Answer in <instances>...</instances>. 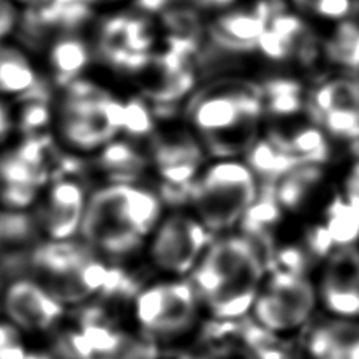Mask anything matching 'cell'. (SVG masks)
Wrapping results in <instances>:
<instances>
[{"mask_svg":"<svg viewBox=\"0 0 359 359\" xmlns=\"http://www.w3.org/2000/svg\"><path fill=\"white\" fill-rule=\"evenodd\" d=\"M296 8L320 22L336 26L358 13L359 0H301Z\"/></svg>","mask_w":359,"mask_h":359,"instance_id":"d6986e66","label":"cell"},{"mask_svg":"<svg viewBox=\"0 0 359 359\" xmlns=\"http://www.w3.org/2000/svg\"><path fill=\"white\" fill-rule=\"evenodd\" d=\"M160 166L170 182H185L196 168V152L190 146H168L160 152Z\"/></svg>","mask_w":359,"mask_h":359,"instance_id":"ffe728a7","label":"cell"},{"mask_svg":"<svg viewBox=\"0 0 359 359\" xmlns=\"http://www.w3.org/2000/svg\"><path fill=\"white\" fill-rule=\"evenodd\" d=\"M0 359H26L20 330L4 321H0Z\"/></svg>","mask_w":359,"mask_h":359,"instance_id":"7402d4cb","label":"cell"},{"mask_svg":"<svg viewBox=\"0 0 359 359\" xmlns=\"http://www.w3.org/2000/svg\"><path fill=\"white\" fill-rule=\"evenodd\" d=\"M13 127V119H11V113L7 107V103L4 102V98L0 97V142L7 140V136L11 132Z\"/></svg>","mask_w":359,"mask_h":359,"instance_id":"484cf974","label":"cell"},{"mask_svg":"<svg viewBox=\"0 0 359 359\" xmlns=\"http://www.w3.org/2000/svg\"><path fill=\"white\" fill-rule=\"evenodd\" d=\"M20 26V11L13 0H0V43L15 32Z\"/></svg>","mask_w":359,"mask_h":359,"instance_id":"cb8c5ba5","label":"cell"},{"mask_svg":"<svg viewBox=\"0 0 359 359\" xmlns=\"http://www.w3.org/2000/svg\"><path fill=\"white\" fill-rule=\"evenodd\" d=\"M268 18L264 11H255V13H245V11H236V13L220 18L215 26V34L220 40L228 45L234 46H250L253 43H259L268 27Z\"/></svg>","mask_w":359,"mask_h":359,"instance_id":"ac0fdd59","label":"cell"},{"mask_svg":"<svg viewBox=\"0 0 359 359\" xmlns=\"http://www.w3.org/2000/svg\"><path fill=\"white\" fill-rule=\"evenodd\" d=\"M209 233L196 217L187 214L170 215L154 231L151 244L154 263L172 276L194 272L210 245Z\"/></svg>","mask_w":359,"mask_h":359,"instance_id":"8992f818","label":"cell"},{"mask_svg":"<svg viewBox=\"0 0 359 359\" xmlns=\"http://www.w3.org/2000/svg\"><path fill=\"white\" fill-rule=\"evenodd\" d=\"M4 307L11 325L22 331H46L62 315V302L34 280H18L7 288Z\"/></svg>","mask_w":359,"mask_h":359,"instance_id":"8fae6325","label":"cell"},{"mask_svg":"<svg viewBox=\"0 0 359 359\" xmlns=\"http://www.w3.org/2000/svg\"><path fill=\"white\" fill-rule=\"evenodd\" d=\"M43 277L49 290L60 302L76 301L94 292L102 282L103 269L83 252L73 247L57 245L49 250L41 262Z\"/></svg>","mask_w":359,"mask_h":359,"instance_id":"ba28073f","label":"cell"},{"mask_svg":"<svg viewBox=\"0 0 359 359\" xmlns=\"http://www.w3.org/2000/svg\"><path fill=\"white\" fill-rule=\"evenodd\" d=\"M126 119L127 111L114 98L81 86L62 103L59 123L68 144L90 151L113 138Z\"/></svg>","mask_w":359,"mask_h":359,"instance_id":"277c9868","label":"cell"},{"mask_svg":"<svg viewBox=\"0 0 359 359\" xmlns=\"http://www.w3.org/2000/svg\"><path fill=\"white\" fill-rule=\"evenodd\" d=\"M41 181L32 152L24 149L0 157V201L7 206L24 208L32 203Z\"/></svg>","mask_w":359,"mask_h":359,"instance_id":"5bb4252c","label":"cell"},{"mask_svg":"<svg viewBox=\"0 0 359 359\" xmlns=\"http://www.w3.org/2000/svg\"><path fill=\"white\" fill-rule=\"evenodd\" d=\"M325 224L318 228V244L327 257L356 247L359 243V210L337 194L326 208Z\"/></svg>","mask_w":359,"mask_h":359,"instance_id":"9a60e30c","label":"cell"},{"mask_svg":"<svg viewBox=\"0 0 359 359\" xmlns=\"http://www.w3.org/2000/svg\"><path fill=\"white\" fill-rule=\"evenodd\" d=\"M35 81V68L26 55L0 43V97L26 94Z\"/></svg>","mask_w":359,"mask_h":359,"instance_id":"e0dca14e","label":"cell"},{"mask_svg":"<svg viewBox=\"0 0 359 359\" xmlns=\"http://www.w3.org/2000/svg\"><path fill=\"white\" fill-rule=\"evenodd\" d=\"M53 60L62 76H72L86 64V49L76 40H65L55 46Z\"/></svg>","mask_w":359,"mask_h":359,"instance_id":"44dd1931","label":"cell"},{"mask_svg":"<svg viewBox=\"0 0 359 359\" xmlns=\"http://www.w3.org/2000/svg\"><path fill=\"white\" fill-rule=\"evenodd\" d=\"M95 2H109V0H95Z\"/></svg>","mask_w":359,"mask_h":359,"instance_id":"f546056e","label":"cell"},{"mask_svg":"<svg viewBox=\"0 0 359 359\" xmlns=\"http://www.w3.org/2000/svg\"><path fill=\"white\" fill-rule=\"evenodd\" d=\"M257 194V177L249 165L238 160H220L196 179V219L210 233L230 230L252 209Z\"/></svg>","mask_w":359,"mask_h":359,"instance_id":"3957f363","label":"cell"},{"mask_svg":"<svg viewBox=\"0 0 359 359\" xmlns=\"http://www.w3.org/2000/svg\"><path fill=\"white\" fill-rule=\"evenodd\" d=\"M264 268L249 239L228 236L210 244L194 271L195 290L214 317L234 320L253 311Z\"/></svg>","mask_w":359,"mask_h":359,"instance_id":"6da1fadb","label":"cell"},{"mask_svg":"<svg viewBox=\"0 0 359 359\" xmlns=\"http://www.w3.org/2000/svg\"><path fill=\"white\" fill-rule=\"evenodd\" d=\"M323 55L342 73L359 75V11L340 24L323 40Z\"/></svg>","mask_w":359,"mask_h":359,"instance_id":"2e32d148","label":"cell"},{"mask_svg":"<svg viewBox=\"0 0 359 359\" xmlns=\"http://www.w3.org/2000/svg\"><path fill=\"white\" fill-rule=\"evenodd\" d=\"M203 4H208V5H226L230 4L231 0H201Z\"/></svg>","mask_w":359,"mask_h":359,"instance_id":"83f0119b","label":"cell"},{"mask_svg":"<svg viewBox=\"0 0 359 359\" xmlns=\"http://www.w3.org/2000/svg\"><path fill=\"white\" fill-rule=\"evenodd\" d=\"M306 348L311 359H359V320L327 317L311 327Z\"/></svg>","mask_w":359,"mask_h":359,"instance_id":"4fadbf2b","label":"cell"},{"mask_svg":"<svg viewBox=\"0 0 359 359\" xmlns=\"http://www.w3.org/2000/svg\"><path fill=\"white\" fill-rule=\"evenodd\" d=\"M320 304L330 317L359 320V249L350 247L327 257L317 283Z\"/></svg>","mask_w":359,"mask_h":359,"instance_id":"9c48e42d","label":"cell"},{"mask_svg":"<svg viewBox=\"0 0 359 359\" xmlns=\"http://www.w3.org/2000/svg\"><path fill=\"white\" fill-rule=\"evenodd\" d=\"M160 201L152 191L130 184H114L88 200L81 226L84 239L113 255L135 250L160 224Z\"/></svg>","mask_w":359,"mask_h":359,"instance_id":"7a4b0ae2","label":"cell"},{"mask_svg":"<svg viewBox=\"0 0 359 359\" xmlns=\"http://www.w3.org/2000/svg\"><path fill=\"white\" fill-rule=\"evenodd\" d=\"M88 200L76 182L54 184L45 195L40 210V224L48 238L65 243L81 231Z\"/></svg>","mask_w":359,"mask_h":359,"instance_id":"7c38bea8","label":"cell"},{"mask_svg":"<svg viewBox=\"0 0 359 359\" xmlns=\"http://www.w3.org/2000/svg\"><path fill=\"white\" fill-rule=\"evenodd\" d=\"M339 194L359 210V158H351L348 162Z\"/></svg>","mask_w":359,"mask_h":359,"instance_id":"603a6c76","label":"cell"},{"mask_svg":"<svg viewBox=\"0 0 359 359\" xmlns=\"http://www.w3.org/2000/svg\"><path fill=\"white\" fill-rule=\"evenodd\" d=\"M198 293L184 280L163 282L142 292L136 299V318L147 331L177 334L187 330L196 318Z\"/></svg>","mask_w":359,"mask_h":359,"instance_id":"52a82bcc","label":"cell"},{"mask_svg":"<svg viewBox=\"0 0 359 359\" xmlns=\"http://www.w3.org/2000/svg\"><path fill=\"white\" fill-rule=\"evenodd\" d=\"M16 5H24V7H46L53 0H13Z\"/></svg>","mask_w":359,"mask_h":359,"instance_id":"4316f807","label":"cell"},{"mask_svg":"<svg viewBox=\"0 0 359 359\" xmlns=\"http://www.w3.org/2000/svg\"><path fill=\"white\" fill-rule=\"evenodd\" d=\"M292 2H293V4H294V5H298V4H299V2H301V0H292Z\"/></svg>","mask_w":359,"mask_h":359,"instance_id":"f1b7e54d","label":"cell"},{"mask_svg":"<svg viewBox=\"0 0 359 359\" xmlns=\"http://www.w3.org/2000/svg\"><path fill=\"white\" fill-rule=\"evenodd\" d=\"M203 359H252V356L238 345H222L208 351Z\"/></svg>","mask_w":359,"mask_h":359,"instance_id":"d4e9b609","label":"cell"},{"mask_svg":"<svg viewBox=\"0 0 359 359\" xmlns=\"http://www.w3.org/2000/svg\"><path fill=\"white\" fill-rule=\"evenodd\" d=\"M259 113V103L243 92L214 94L196 104L194 121L196 128L210 138L222 140L238 130L250 127Z\"/></svg>","mask_w":359,"mask_h":359,"instance_id":"30bf717a","label":"cell"},{"mask_svg":"<svg viewBox=\"0 0 359 359\" xmlns=\"http://www.w3.org/2000/svg\"><path fill=\"white\" fill-rule=\"evenodd\" d=\"M320 304L318 290L301 271H280L263 283L253 315L271 332L298 331L309 323Z\"/></svg>","mask_w":359,"mask_h":359,"instance_id":"5b68a950","label":"cell"}]
</instances>
